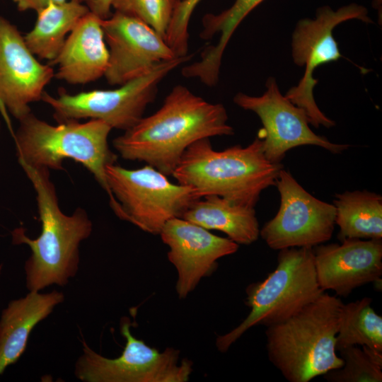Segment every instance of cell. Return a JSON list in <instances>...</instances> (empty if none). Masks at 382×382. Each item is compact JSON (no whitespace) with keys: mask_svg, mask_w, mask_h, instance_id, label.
I'll use <instances>...</instances> for the list:
<instances>
[{"mask_svg":"<svg viewBox=\"0 0 382 382\" xmlns=\"http://www.w3.org/2000/svg\"><path fill=\"white\" fill-rule=\"evenodd\" d=\"M233 134L222 104L209 103L177 85L157 111L124 131L112 144L122 158L144 161L168 176L194 142Z\"/></svg>","mask_w":382,"mask_h":382,"instance_id":"obj_1","label":"cell"},{"mask_svg":"<svg viewBox=\"0 0 382 382\" xmlns=\"http://www.w3.org/2000/svg\"><path fill=\"white\" fill-rule=\"evenodd\" d=\"M19 164L35 190L42 223L35 239L30 238L22 227L11 232L14 244H26L31 250L25 263L26 286L39 291L52 284L64 286L77 273L79 245L90 236L92 222L82 208L71 215L62 212L49 169Z\"/></svg>","mask_w":382,"mask_h":382,"instance_id":"obj_2","label":"cell"},{"mask_svg":"<svg viewBox=\"0 0 382 382\" xmlns=\"http://www.w3.org/2000/svg\"><path fill=\"white\" fill-rule=\"evenodd\" d=\"M282 168V163L265 157L258 137L246 146L223 151L214 150L209 138H204L187 147L172 175L198 198L214 195L255 207L261 192L275 185Z\"/></svg>","mask_w":382,"mask_h":382,"instance_id":"obj_3","label":"cell"},{"mask_svg":"<svg viewBox=\"0 0 382 382\" xmlns=\"http://www.w3.org/2000/svg\"><path fill=\"white\" fill-rule=\"evenodd\" d=\"M343 302L325 291L297 313L267 327L270 362L289 382H308L340 368L336 336Z\"/></svg>","mask_w":382,"mask_h":382,"instance_id":"obj_4","label":"cell"},{"mask_svg":"<svg viewBox=\"0 0 382 382\" xmlns=\"http://www.w3.org/2000/svg\"><path fill=\"white\" fill-rule=\"evenodd\" d=\"M18 121L14 141L19 163L57 170L63 169L64 159L81 163L107 192L110 208L121 218L120 206L112 197L106 178L107 166L117 160L109 147L108 139L112 129L108 125L89 120L52 125L32 112Z\"/></svg>","mask_w":382,"mask_h":382,"instance_id":"obj_5","label":"cell"},{"mask_svg":"<svg viewBox=\"0 0 382 382\" xmlns=\"http://www.w3.org/2000/svg\"><path fill=\"white\" fill-rule=\"evenodd\" d=\"M324 292L316 277L313 248L279 250L275 269L264 280L246 288L250 312L237 327L217 337L218 350L227 352L253 326L267 328L285 321Z\"/></svg>","mask_w":382,"mask_h":382,"instance_id":"obj_6","label":"cell"},{"mask_svg":"<svg viewBox=\"0 0 382 382\" xmlns=\"http://www.w3.org/2000/svg\"><path fill=\"white\" fill-rule=\"evenodd\" d=\"M191 55L177 57L156 65L146 74L112 90H93L57 96L44 92L41 100L53 111L59 123L81 119L98 120L112 129L126 131L142 117L154 101L161 81L173 69L190 60Z\"/></svg>","mask_w":382,"mask_h":382,"instance_id":"obj_7","label":"cell"},{"mask_svg":"<svg viewBox=\"0 0 382 382\" xmlns=\"http://www.w3.org/2000/svg\"><path fill=\"white\" fill-rule=\"evenodd\" d=\"M350 20L373 23L367 8L362 5L352 3L337 9L323 6L317 9L314 18L299 20L292 34L293 61L304 66L305 72L299 83L291 88L285 96L301 108L309 124L317 128H330L335 122L320 110L315 101L313 89L318 79L313 77V72L320 66L342 57L332 32L340 23Z\"/></svg>","mask_w":382,"mask_h":382,"instance_id":"obj_8","label":"cell"},{"mask_svg":"<svg viewBox=\"0 0 382 382\" xmlns=\"http://www.w3.org/2000/svg\"><path fill=\"white\" fill-rule=\"evenodd\" d=\"M105 173L110 191L121 208V220L149 233L159 234L168 220L181 218L199 199L190 187L172 183L149 165L127 169L113 163L107 166Z\"/></svg>","mask_w":382,"mask_h":382,"instance_id":"obj_9","label":"cell"},{"mask_svg":"<svg viewBox=\"0 0 382 382\" xmlns=\"http://www.w3.org/2000/svg\"><path fill=\"white\" fill-rule=\"evenodd\" d=\"M120 332L126 343L115 359L103 357L83 341V354L74 374L85 382H186L192 372V362L180 359V352L172 347L164 351L146 345L130 331V322L123 318Z\"/></svg>","mask_w":382,"mask_h":382,"instance_id":"obj_10","label":"cell"},{"mask_svg":"<svg viewBox=\"0 0 382 382\" xmlns=\"http://www.w3.org/2000/svg\"><path fill=\"white\" fill-rule=\"evenodd\" d=\"M274 185L280 195L279 209L260 230L271 249L313 248L331 238L336 215L333 204L311 195L283 168Z\"/></svg>","mask_w":382,"mask_h":382,"instance_id":"obj_11","label":"cell"},{"mask_svg":"<svg viewBox=\"0 0 382 382\" xmlns=\"http://www.w3.org/2000/svg\"><path fill=\"white\" fill-rule=\"evenodd\" d=\"M266 90L260 96L238 93L233 102L240 108L255 112L260 118L262 129L258 137L262 141L265 157L272 163H281L286 153L304 145L320 146L332 154H339L349 148L313 132L304 111L283 96L274 78L270 77Z\"/></svg>","mask_w":382,"mask_h":382,"instance_id":"obj_12","label":"cell"},{"mask_svg":"<svg viewBox=\"0 0 382 382\" xmlns=\"http://www.w3.org/2000/svg\"><path fill=\"white\" fill-rule=\"evenodd\" d=\"M100 23L109 51L104 76L110 85L121 86L178 57L163 37L134 17L115 11Z\"/></svg>","mask_w":382,"mask_h":382,"instance_id":"obj_13","label":"cell"},{"mask_svg":"<svg viewBox=\"0 0 382 382\" xmlns=\"http://www.w3.org/2000/svg\"><path fill=\"white\" fill-rule=\"evenodd\" d=\"M54 77L50 64L40 63L18 28L0 15V106L18 120L30 113V104L41 100Z\"/></svg>","mask_w":382,"mask_h":382,"instance_id":"obj_14","label":"cell"},{"mask_svg":"<svg viewBox=\"0 0 382 382\" xmlns=\"http://www.w3.org/2000/svg\"><path fill=\"white\" fill-rule=\"evenodd\" d=\"M159 235L178 272L175 289L180 299L186 298L202 278L215 271L219 259L235 253L239 245L180 217L168 220Z\"/></svg>","mask_w":382,"mask_h":382,"instance_id":"obj_15","label":"cell"},{"mask_svg":"<svg viewBox=\"0 0 382 382\" xmlns=\"http://www.w3.org/2000/svg\"><path fill=\"white\" fill-rule=\"evenodd\" d=\"M313 253L317 280L324 291L346 297L361 286L381 281V239H345L318 245Z\"/></svg>","mask_w":382,"mask_h":382,"instance_id":"obj_16","label":"cell"},{"mask_svg":"<svg viewBox=\"0 0 382 382\" xmlns=\"http://www.w3.org/2000/svg\"><path fill=\"white\" fill-rule=\"evenodd\" d=\"M101 19L90 11L68 35L57 57L54 77L69 84H86L104 76L109 61Z\"/></svg>","mask_w":382,"mask_h":382,"instance_id":"obj_17","label":"cell"},{"mask_svg":"<svg viewBox=\"0 0 382 382\" xmlns=\"http://www.w3.org/2000/svg\"><path fill=\"white\" fill-rule=\"evenodd\" d=\"M62 292L40 294L30 291L11 301L2 311L0 319V376L16 363L24 352L33 329L64 301Z\"/></svg>","mask_w":382,"mask_h":382,"instance_id":"obj_18","label":"cell"},{"mask_svg":"<svg viewBox=\"0 0 382 382\" xmlns=\"http://www.w3.org/2000/svg\"><path fill=\"white\" fill-rule=\"evenodd\" d=\"M263 1L236 0L228 8L219 13L204 15L200 37L210 40L219 35V40L202 52L199 60L183 66L182 74L186 78L198 79L207 86H215L219 78L222 56L229 40L243 19Z\"/></svg>","mask_w":382,"mask_h":382,"instance_id":"obj_19","label":"cell"},{"mask_svg":"<svg viewBox=\"0 0 382 382\" xmlns=\"http://www.w3.org/2000/svg\"><path fill=\"white\" fill-rule=\"evenodd\" d=\"M181 218L207 230L221 231L238 245H250L260 236V228L255 207L218 195L195 199Z\"/></svg>","mask_w":382,"mask_h":382,"instance_id":"obj_20","label":"cell"},{"mask_svg":"<svg viewBox=\"0 0 382 382\" xmlns=\"http://www.w3.org/2000/svg\"><path fill=\"white\" fill-rule=\"evenodd\" d=\"M89 12L76 0L52 4L37 13L33 28L24 36L32 53L41 59L53 61L79 21Z\"/></svg>","mask_w":382,"mask_h":382,"instance_id":"obj_21","label":"cell"},{"mask_svg":"<svg viewBox=\"0 0 382 382\" xmlns=\"http://www.w3.org/2000/svg\"><path fill=\"white\" fill-rule=\"evenodd\" d=\"M335 225L337 238L382 239V197L367 190L345 191L335 195Z\"/></svg>","mask_w":382,"mask_h":382,"instance_id":"obj_22","label":"cell"},{"mask_svg":"<svg viewBox=\"0 0 382 382\" xmlns=\"http://www.w3.org/2000/svg\"><path fill=\"white\" fill-rule=\"evenodd\" d=\"M372 299L364 297L343 303L336 336V349L350 346H366L382 352V317L371 306Z\"/></svg>","mask_w":382,"mask_h":382,"instance_id":"obj_23","label":"cell"},{"mask_svg":"<svg viewBox=\"0 0 382 382\" xmlns=\"http://www.w3.org/2000/svg\"><path fill=\"white\" fill-rule=\"evenodd\" d=\"M338 352L343 365L324 374L327 381H382V352L366 346H350Z\"/></svg>","mask_w":382,"mask_h":382,"instance_id":"obj_24","label":"cell"},{"mask_svg":"<svg viewBox=\"0 0 382 382\" xmlns=\"http://www.w3.org/2000/svg\"><path fill=\"white\" fill-rule=\"evenodd\" d=\"M178 1V0H113L112 8L143 21L165 40Z\"/></svg>","mask_w":382,"mask_h":382,"instance_id":"obj_25","label":"cell"},{"mask_svg":"<svg viewBox=\"0 0 382 382\" xmlns=\"http://www.w3.org/2000/svg\"><path fill=\"white\" fill-rule=\"evenodd\" d=\"M201 0H178L167 29L165 41L176 56L187 54L188 25L192 14Z\"/></svg>","mask_w":382,"mask_h":382,"instance_id":"obj_26","label":"cell"},{"mask_svg":"<svg viewBox=\"0 0 382 382\" xmlns=\"http://www.w3.org/2000/svg\"><path fill=\"white\" fill-rule=\"evenodd\" d=\"M84 4L89 11L100 19H106L111 14L112 4L113 0H76Z\"/></svg>","mask_w":382,"mask_h":382,"instance_id":"obj_27","label":"cell"},{"mask_svg":"<svg viewBox=\"0 0 382 382\" xmlns=\"http://www.w3.org/2000/svg\"><path fill=\"white\" fill-rule=\"evenodd\" d=\"M17 8L20 11L28 10L35 11L36 13L45 8L52 4H62L67 0H13Z\"/></svg>","mask_w":382,"mask_h":382,"instance_id":"obj_28","label":"cell"},{"mask_svg":"<svg viewBox=\"0 0 382 382\" xmlns=\"http://www.w3.org/2000/svg\"><path fill=\"white\" fill-rule=\"evenodd\" d=\"M0 126H1V124H0Z\"/></svg>","mask_w":382,"mask_h":382,"instance_id":"obj_29","label":"cell"}]
</instances>
